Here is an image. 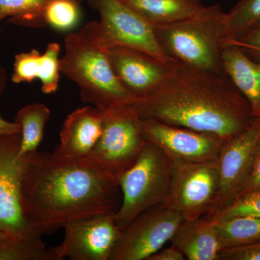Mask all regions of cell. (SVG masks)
<instances>
[{
    "mask_svg": "<svg viewBox=\"0 0 260 260\" xmlns=\"http://www.w3.org/2000/svg\"><path fill=\"white\" fill-rule=\"evenodd\" d=\"M173 167L172 159L148 141L137 161L119 177L121 203L115 219L121 232L145 210L167 203Z\"/></svg>",
    "mask_w": 260,
    "mask_h": 260,
    "instance_id": "5",
    "label": "cell"
},
{
    "mask_svg": "<svg viewBox=\"0 0 260 260\" xmlns=\"http://www.w3.org/2000/svg\"><path fill=\"white\" fill-rule=\"evenodd\" d=\"M224 74L244 95L254 117H260V61L246 54L240 47L226 43L222 51Z\"/></svg>",
    "mask_w": 260,
    "mask_h": 260,
    "instance_id": "16",
    "label": "cell"
},
{
    "mask_svg": "<svg viewBox=\"0 0 260 260\" xmlns=\"http://www.w3.org/2000/svg\"><path fill=\"white\" fill-rule=\"evenodd\" d=\"M7 77L6 71L3 67L0 66V95L4 91L6 86ZM20 126L17 123L10 122L5 120L0 116V136L5 135H13L20 133Z\"/></svg>",
    "mask_w": 260,
    "mask_h": 260,
    "instance_id": "30",
    "label": "cell"
},
{
    "mask_svg": "<svg viewBox=\"0 0 260 260\" xmlns=\"http://www.w3.org/2000/svg\"><path fill=\"white\" fill-rule=\"evenodd\" d=\"M108 49L99 21L90 22L65 37L60 58L61 73L78 85L82 101L105 109L134 100L114 74Z\"/></svg>",
    "mask_w": 260,
    "mask_h": 260,
    "instance_id": "3",
    "label": "cell"
},
{
    "mask_svg": "<svg viewBox=\"0 0 260 260\" xmlns=\"http://www.w3.org/2000/svg\"><path fill=\"white\" fill-rule=\"evenodd\" d=\"M101 30L109 47L137 49L164 61L172 60L157 40L153 25L121 0H95Z\"/></svg>",
    "mask_w": 260,
    "mask_h": 260,
    "instance_id": "11",
    "label": "cell"
},
{
    "mask_svg": "<svg viewBox=\"0 0 260 260\" xmlns=\"http://www.w3.org/2000/svg\"><path fill=\"white\" fill-rule=\"evenodd\" d=\"M218 260H260V241L222 249L219 253Z\"/></svg>",
    "mask_w": 260,
    "mask_h": 260,
    "instance_id": "29",
    "label": "cell"
},
{
    "mask_svg": "<svg viewBox=\"0 0 260 260\" xmlns=\"http://www.w3.org/2000/svg\"><path fill=\"white\" fill-rule=\"evenodd\" d=\"M219 172L217 161L174 162L167 204L184 220L218 211Z\"/></svg>",
    "mask_w": 260,
    "mask_h": 260,
    "instance_id": "7",
    "label": "cell"
},
{
    "mask_svg": "<svg viewBox=\"0 0 260 260\" xmlns=\"http://www.w3.org/2000/svg\"><path fill=\"white\" fill-rule=\"evenodd\" d=\"M0 260H55L51 248L42 239L10 238L0 247Z\"/></svg>",
    "mask_w": 260,
    "mask_h": 260,
    "instance_id": "22",
    "label": "cell"
},
{
    "mask_svg": "<svg viewBox=\"0 0 260 260\" xmlns=\"http://www.w3.org/2000/svg\"><path fill=\"white\" fill-rule=\"evenodd\" d=\"M114 74L134 99L148 96L161 84L173 61H164L143 51L111 46L108 49Z\"/></svg>",
    "mask_w": 260,
    "mask_h": 260,
    "instance_id": "14",
    "label": "cell"
},
{
    "mask_svg": "<svg viewBox=\"0 0 260 260\" xmlns=\"http://www.w3.org/2000/svg\"><path fill=\"white\" fill-rule=\"evenodd\" d=\"M129 105L141 119L213 133L226 142L256 119L247 100L226 75L177 60L153 93Z\"/></svg>",
    "mask_w": 260,
    "mask_h": 260,
    "instance_id": "2",
    "label": "cell"
},
{
    "mask_svg": "<svg viewBox=\"0 0 260 260\" xmlns=\"http://www.w3.org/2000/svg\"><path fill=\"white\" fill-rule=\"evenodd\" d=\"M116 214H102L67 224L64 237L51 248L55 260H110L121 230Z\"/></svg>",
    "mask_w": 260,
    "mask_h": 260,
    "instance_id": "10",
    "label": "cell"
},
{
    "mask_svg": "<svg viewBox=\"0 0 260 260\" xmlns=\"http://www.w3.org/2000/svg\"><path fill=\"white\" fill-rule=\"evenodd\" d=\"M212 219L221 250L260 241V218L237 216Z\"/></svg>",
    "mask_w": 260,
    "mask_h": 260,
    "instance_id": "20",
    "label": "cell"
},
{
    "mask_svg": "<svg viewBox=\"0 0 260 260\" xmlns=\"http://www.w3.org/2000/svg\"><path fill=\"white\" fill-rule=\"evenodd\" d=\"M259 140L260 117H257L249 127L224 143L217 159L218 211L230 206L244 192Z\"/></svg>",
    "mask_w": 260,
    "mask_h": 260,
    "instance_id": "12",
    "label": "cell"
},
{
    "mask_svg": "<svg viewBox=\"0 0 260 260\" xmlns=\"http://www.w3.org/2000/svg\"><path fill=\"white\" fill-rule=\"evenodd\" d=\"M148 141L159 147L173 162L217 161L225 143L218 135L143 119Z\"/></svg>",
    "mask_w": 260,
    "mask_h": 260,
    "instance_id": "13",
    "label": "cell"
},
{
    "mask_svg": "<svg viewBox=\"0 0 260 260\" xmlns=\"http://www.w3.org/2000/svg\"><path fill=\"white\" fill-rule=\"evenodd\" d=\"M169 57L215 74H223L222 51L227 39V13L220 5L202 8L189 18L153 25Z\"/></svg>",
    "mask_w": 260,
    "mask_h": 260,
    "instance_id": "4",
    "label": "cell"
},
{
    "mask_svg": "<svg viewBox=\"0 0 260 260\" xmlns=\"http://www.w3.org/2000/svg\"><path fill=\"white\" fill-rule=\"evenodd\" d=\"M50 116V109L41 103L28 104L18 111L14 122L21 129V141L18 153L20 156L37 151Z\"/></svg>",
    "mask_w": 260,
    "mask_h": 260,
    "instance_id": "19",
    "label": "cell"
},
{
    "mask_svg": "<svg viewBox=\"0 0 260 260\" xmlns=\"http://www.w3.org/2000/svg\"><path fill=\"white\" fill-rule=\"evenodd\" d=\"M79 7L75 0H51L42 13V26L49 25L59 31L73 30L80 20Z\"/></svg>",
    "mask_w": 260,
    "mask_h": 260,
    "instance_id": "24",
    "label": "cell"
},
{
    "mask_svg": "<svg viewBox=\"0 0 260 260\" xmlns=\"http://www.w3.org/2000/svg\"><path fill=\"white\" fill-rule=\"evenodd\" d=\"M121 194L118 178L87 158L69 160L38 150L28 154L23 210L37 235H50L80 219L116 214Z\"/></svg>",
    "mask_w": 260,
    "mask_h": 260,
    "instance_id": "1",
    "label": "cell"
},
{
    "mask_svg": "<svg viewBox=\"0 0 260 260\" xmlns=\"http://www.w3.org/2000/svg\"><path fill=\"white\" fill-rule=\"evenodd\" d=\"M184 220L167 203L151 207L121 232L110 260H146L171 241Z\"/></svg>",
    "mask_w": 260,
    "mask_h": 260,
    "instance_id": "9",
    "label": "cell"
},
{
    "mask_svg": "<svg viewBox=\"0 0 260 260\" xmlns=\"http://www.w3.org/2000/svg\"><path fill=\"white\" fill-rule=\"evenodd\" d=\"M188 260H218L221 251L213 219L184 220L171 239Z\"/></svg>",
    "mask_w": 260,
    "mask_h": 260,
    "instance_id": "17",
    "label": "cell"
},
{
    "mask_svg": "<svg viewBox=\"0 0 260 260\" xmlns=\"http://www.w3.org/2000/svg\"><path fill=\"white\" fill-rule=\"evenodd\" d=\"M51 0H0V22L10 18L16 25L42 27L41 16Z\"/></svg>",
    "mask_w": 260,
    "mask_h": 260,
    "instance_id": "21",
    "label": "cell"
},
{
    "mask_svg": "<svg viewBox=\"0 0 260 260\" xmlns=\"http://www.w3.org/2000/svg\"><path fill=\"white\" fill-rule=\"evenodd\" d=\"M148 140L143 120L129 104L104 111L102 135L86 157L89 161L119 179L139 158Z\"/></svg>",
    "mask_w": 260,
    "mask_h": 260,
    "instance_id": "6",
    "label": "cell"
},
{
    "mask_svg": "<svg viewBox=\"0 0 260 260\" xmlns=\"http://www.w3.org/2000/svg\"><path fill=\"white\" fill-rule=\"evenodd\" d=\"M61 47L56 42L48 44L42 54L38 79L42 83V90L45 94L56 93L60 78Z\"/></svg>",
    "mask_w": 260,
    "mask_h": 260,
    "instance_id": "25",
    "label": "cell"
},
{
    "mask_svg": "<svg viewBox=\"0 0 260 260\" xmlns=\"http://www.w3.org/2000/svg\"><path fill=\"white\" fill-rule=\"evenodd\" d=\"M251 192L260 193V140L250 177L242 194Z\"/></svg>",
    "mask_w": 260,
    "mask_h": 260,
    "instance_id": "31",
    "label": "cell"
},
{
    "mask_svg": "<svg viewBox=\"0 0 260 260\" xmlns=\"http://www.w3.org/2000/svg\"><path fill=\"white\" fill-rule=\"evenodd\" d=\"M21 134L0 136V231L15 237L42 239L24 213L23 181L28 154L20 156Z\"/></svg>",
    "mask_w": 260,
    "mask_h": 260,
    "instance_id": "8",
    "label": "cell"
},
{
    "mask_svg": "<svg viewBox=\"0 0 260 260\" xmlns=\"http://www.w3.org/2000/svg\"><path fill=\"white\" fill-rule=\"evenodd\" d=\"M209 216L214 219L237 216L260 218V193H246L241 195L230 206Z\"/></svg>",
    "mask_w": 260,
    "mask_h": 260,
    "instance_id": "27",
    "label": "cell"
},
{
    "mask_svg": "<svg viewBox=\"0 0 260 260\" xmlns=\"http://www.w3.org/2000/svg\"><path fill=\"white\" fill-rule=\"evenodd\" d=\"M11 237H13V236L8 233L0 231V247L8 242Z\"/></svg>",
    "mask_w": 260,
    "mask_h": 260,
    "instance_id": "33",
    "label": "cell"
},
{
    "mask_svg": "<svg viewBox=\"0 0 260 260\" xmlns=\"http://www.w3.org/2000/svg\"><path fill=\"white\" fill-rule=\"evenodd\" d=\"M240 47L246 54L253 59L260 58V23L243 34L236 40L227 41Z\"/></svg>",
    "mask_w": 260,
    "mask_h": 260,
    "instance_id": "28",
    "label": "cell"
},
{
    "mask_svg": "<svg viewBox=\"0 0 260 260\" xmlns=\"http://www.w3.org/2000/svg\"><path fill=\"white\" fill-rule=\"evenodd\" d=\"M186 259L183 253L177 247L173 245L165 249H160L157 252L149 256L146 260H184Z\"/></svg>",
    "mask_w": 260,
    "mask_h": 260,
    "instance_id": "32",
    "label": "cell"
},
{
    "mask_svg": "<svg viewBox=\"0 0 260 260\" xmlns=\"http://www.w3.org/2000/svg\"><path fill=\"white\" fill-rule=\"evenodd\" d=\"M259 23L260 0H240L227 13L225 42L239 39Z\"/></svg>",
    "mask_w": 260,
    "mask_h": 260,
    "instance_id": "23",
    "label": "cell"
},
{
    "mask_svg": "<svg viewBox=\"0 0 260 260\" xmlns=\"http://www.w3.org/2000/svg\"><path fill=\"white\" fill-rule=\"evenodd\" d=\"M254 60H255V59H254ZM256 61H260V58H259V59H256Z\"/></svg>",
    "mask_w": 260,
    "mask_h": 260,
    "instance_id": "34",
    "label": "cell"
},
{
    "mask_svg": "<svg viewBox=\"0 0 260 260\" xmlns=\"http://www.w3.org/2000/svg\"><path fill=\"white\" fill-rule=\"evenodd\" d=\"M151 25L174 23L189 18L204 5L201 0H121Z\"/></svg>",
    "mask_w": 260,
    "mask_h": 260,
    "instance_id": "18",
    "label": "cell"
},
{
    "mask_svg": "<svg viewBox=\"0 0 260 260\" xmlns=\"http://www.w3.org/2000/svg\"><path fill=\"white\" fill-rule=\"evenodd\" d=\"M42 54L37 49L15 56L11 80L15 84L30 83L38 79Z\"/></svg>",
    "mask_w": 260,
    "mask_h": 260,
    "instance_id": "26",
    "label": "cell"
},
{
    "mask_svg": "<svg viewBox=\"0 0 260 260\" xmlns=\"http://www.w3.org/2000/svg\"><path fill=\"white\" fill-rule=\"evenodd\" d=\"M104 111L88 106L70 114L61 126L60 143L53 153L69 160L86 158L102 135Z\"/></svg>",
    "mask_w": 260,
    "mask_h": 260,
    "instance_id": "15",
    "label": "cell"
}]
</instances>
